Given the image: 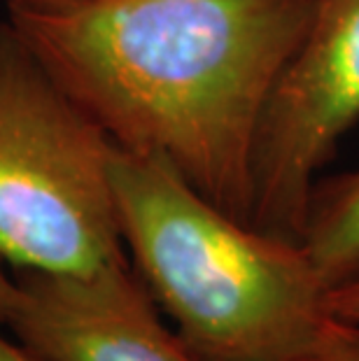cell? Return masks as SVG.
<instances>
[{"label": "cell", "instance_id": "6", "mask_svg": "<svg viewBox=\"0 0 359 361\" xmlns=\"http://www.w3.org/2000/svg\"><path fill=\"white\" fill-rule=\"evenodd\" d=\"M301 245L329 289L359 278V171L317 184Z\"/></svg>", "mask_w": 359, "mask_h": 361}, {"label": "cell", "instance_id": "5", "mask_svg": "<svg viewBox=\"0 0 359 361\" xmlns=\"http://www.w3.org/2000/svg\"><path fill=\"white\" fill-rule=\"evenodd\" d=\"M5 329L40 361H198L133 271H14Z\"/></svg>", "mask_w": 359, "mask_h": 361}, {"label": "cell", "instance_id": "8", "mask_svg": "<svg viewBox=\"0 0 359 361\" xmlns=\"http://www.w3.org/2000/svg\"><path fill=\"white\" fill-rule=\"evenodd\" d=\"M315 361H359V324H350L341 341Z\"/></svg>", "mask_w": 359, "mask_h": 361}, {"label": "cell", "instance_id": "1", "mask_svg": "<svg viewBox=\"0 0 359 361\" xmlns=\"http://www.w3.org/2000/svg\"><path fill=\"white\" fill-rule=\"evenodd\" d=\"M312 0H82L12 7L17 30L117 149L166 161L252 224L271 98Z\"/></svg>", "mask_w": 359, "mask_h": 361}, {"label": "cell", "instance_id": "11", "mask_svg": "<svg viewBox=\"0 0 359 361\" xmlns=\"http://www.w3.org/2000/svg\"><path fill=\"white\" fill-rule=\"evenodd\" d=\"M7 7H63V5H75L82 0H5Z\"/></svg>", "mask_w": 359, "mask_h": 361}, {"label": "cell", "instance_id": "3", "mask_svg": "<svg viewBox=\"0 0 359 361\" xmlns=\"http://www.w3.org/2000/svg\"><path fill=\"white\" fill-rule=\"evenodd\" d=\"M114 149L10 21L0 26V255L14 271L96 275L131 264Z\"/></svg>", "mask_w": 359, "mask_h": 361}, {"label": "cell", "instance_id": "10", "mask_svg": "<svg viewBox=\"0 0 359 361\" xmlns=\"http://www.w3.org/2000/svg\"><path fill=\"white\" fill-rule=\"evenodd\" d=\"M0 361H40V359H35L30 355L17 338L10 341V338H5L0 334Z\"/></svg>", "mask_w": 359, "mask_h": 361}, {"label": "cell", "instance_id": "7", "mask_svg": "<svg viewBox=\"0 0 359 361\" xmlns=\"http://www.w3.org/2000/svg\"><path fill=\"white\" fill-rule=\"evenodd\" d=\"M329 308L339 319L359 324V278L329 289Z\"/></svg>", "mask_w": 359, "mask_h": 361}, {"label": "cell", "instance_id": "9", "mask_svg": "<svg viewBox=\"0 0 359 361\" xmlns=\"http://www.w3.org/2000/svg\"><path fill=\"white\" fill-rule=\"evenodd\" d=\"M7 261L0 255V326H5L7 312H10L12 298H14V275L7 271Z\"/></svg>", "mask_w": 359, "mask_h": 361}, {"label": "cell", "instance_id": "4", "mask_svg": "<svg viewBox=\"0 0 359 361\" xmlns=\"http://www.w3.org/2000/svg\"><path fill=\"white\" fill-rule=\"evenodd\" d=\"M359 121V0H312L271 98L255 161L252 224L301 243L317 175Z\"/></svg>", "mask_w": 359, "mask_h": 361}, {"label": "cell", "instance_id": "2", "mask_svg": "<svg viewBox=\"0 0 359 361\" xmlns=\"http://www.w3.org/2000/svg\"><path fill=\"white\" fill-rule=\"evenodd\" d=\"M112 187L133 271L198 361H315L348 331L301 243L231 217L157 157L114 149Z\"/></svg>", "mask_w": 359, "mask_h": 361}]
</instances>
